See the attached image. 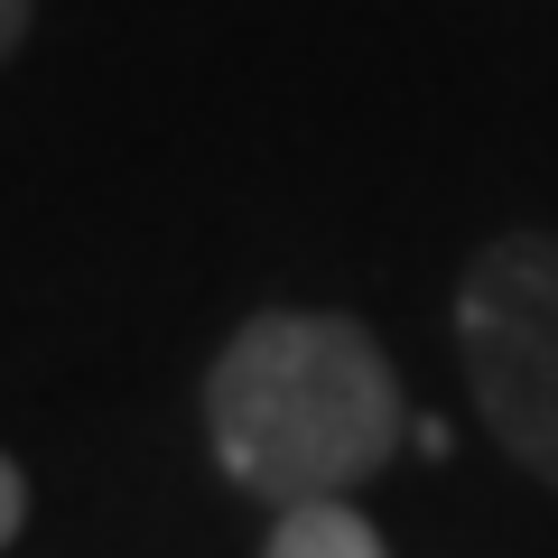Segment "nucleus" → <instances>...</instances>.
<instances>
[{"label": "nucleus", "instance_id": "20e7f679", "mask_svg": "<svg viewBox=\"0 0 558 558\" xmlns=\"http://www.w3.org/2000/svg\"><path fill=\"white\" fill-rule=\"evenodd\" d=\"M20 521H28V475H20L10 457H0V549L20 539Z\"/></svg>", "mask_w": 558, "mask_h": 558}, {"label": "nucleus", "instance_id": "f257e3e1", "mask_svg": "<svg viewBox=\"0 0 558 558\" xmlns=\"http://www.w3.org/2000/svg\"><path fill=\"white\" fill-rule=\"evenodd\" d=\"M205 438L242 494L307 512L373 484L410 438L391 354L326 307H260L205 373Z\"/></svg>", "mask_w": 558, "mask_h": 558}, {"label": "nucleus", "instance_id": "7ed1b4c3", "mask_svg": "<svg viewBox=\"0 0 558 558\" xmlns=\"http://www.w3.org/2000/svg\"><path fill=\"white\" fill-rule=\"evenodd\" d=\"M260 558H391V549H381V531L363 512H344V502H307V512H279V531H270Z\"/></svg>", "mask_w": 558, "mask_h": 558}, {"label": "nucleus", "instance_id": "39448f33", "mask_svg": "<svg viewBox=\"0 0 558 558\" xmlns=\"http://www.w3.org/2000/svg\"><path fill=\"white\" fill-rule=\"evenodd\" d=\"M28 20H38V0H0V65L20 57V38H28Z\"/></svg>", "mask_w": 558, "mask_h": 558}, {"label": "nucleus", "instance_id": "f03ea898", "mask_svg": "<svg viewBox=\"0 0 558 558\" xmlns=\"http://www.w3.org/2000/svg\"><path fill=\"white\" fill-rule=\"evenodd\" d=\"M457 363L484 438L558 484V233H494L457 279Z\"/></svg>", "mask_w": 558, "mask_h": 558}]
</instances>
